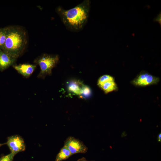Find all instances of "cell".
<instances>
[{
	"label": "cell",
	"mask_w": 161,
	"mask_h": 161,
	"mask_svg": "<svg viewBox=\"0 0 161 161\" xmlns=\"http://www.w3.org/2000/svg\"><path fill=\"white\" fill-rule=\"evenodd\" d=\"M16 154L11 152L10 153L3 156L0 158V161H13Z\"/></svg>",
	"instance_id": "5bb4252c"
},
{
	"label": "cell",
	"mask_w": 161,
	"mask_h": 161,
	"mask_svg": "<svg viewBox=\"0 0 161 161\" xmlns=\"http://www.w3.org/2000/svg\"><path fill=\"white\" fill-rule=\"evenodd\" d=\"M7 36V27L0 28V48L2 49Z\"/></svg>",
	"instance_id": "7c38bea8"
},
{
	"label": "cell",
	"mask_w": 161,
	"mask_h": 161,
	"mask_svg": "<svg viewBox=\"0 0 161 161\" xmlns=\"http://www.w3.org/2000/svg\"><path fill=\"white\" fill-rule=\"evenodd\" d=\"M4 144H1L0 143V147Z\"/></svg>",
	"instance_id": "e0dca14e"
},
{
	"label": "cell",
	"mask_w": 161,
	"mask_h": 161,
	"mask_svg": "<svg viewBox=\"0 0 161 161\" xmlns=\"http://www.w3.org/2000/svg\"><path fill=\"white\" fill-rule=\"evenodd\" d=\"M97 85L106 94L116 90L117 89L113 77L104 80Z\"/></svg>",
	"instance_id": "30bf717a"
},
{
	"label": "cell",
	"mask_w": 161,
	"mask_h": 161,
	"mask_svg": "<svg viewBox=\"0 0 161 161\" xmlns=\"http://www.w3.org/2000/svg\"><path fill=\"white\" fill-rule=\"evenodd\" d=\"M37 65L29 63L14 64L13 67L20 74L28 78L32 74L36 68Z\"/></svg>",
	"instance_id": "52a82bcc"
},
{
	"label": "cell",
	"mask_w": 161,
	"mask_h": 161,
	"mask_svg": "<svg viewBox=\"0 0 161 161\" xmlns=\"http://www.w3.org/2000/svg\"><path fill=\"white\" fill-rule=\"evenodd\" d=\"M72 155L69 149L65 146L63 147L57 155L56 161H62L68 158Z\"/></svg>",
	"instance_id": "8fae6325"
},
{
	"label": "cell",
	"mask_w": 161,
	"mask_h": 161,
	"mask_svg": "<svg viewBox=\"0 0 161 161\" xmlns=\"http://www.w3.org/2000/svg\"><path fill=\"white\" fill-rule=\"evenodd\" d=\"M159 78L147 73H140L132 81L134 85L138 86H145L157 83Z\"/></svg>",
	"instance_id": "8992f818"
},
{
	"label": "cell",
	"mask_w": 161,
	"mask_h": 161,
	"mask_svg": "<svg viewBox=\"0 0 161 161\" xmlns=\"http://www.w3.org/2000/svg\"><path fill=\"white\" fill-rule=\"evenodd\" d=\"M158 142H161V134L160 133L158 136Z\"/></svg>",
	"instance_id": "9a60e30c"
},
{
	"label": "cell",
	"mask_w": 161,
	"mask_h": 161,
	"mask_svg": "<svg viewBox=\"0 0 161 161\" xmlns=\"http://www.w3.org/2000/svg\"><path fill=\"white\" fill-rule=\"evenodd\" d=\"M84 85L80 80H73L68 83L67 89L69 92L73 95L80 96L81 94L82 88Z\"/></svg>",
	"instance_id": "9c48e42d"
},
{
	"label": "cell",
	"mask_w": 161,
	"mask_h": 161,
	"mask_svg": "<svg viewBox=\"0 0 161 161\" xmlns=\"http://www.w3.org/2000/svg\"><path fill=\"white\" fill-rule=\"evenodd\" d=\"M16 58L7 53L0 48V71L2 72L15 64Z\"/></svg>",
	"instance_id": "ba28073f"
},
{
	"label": "cell",
	"mask_w": 161,
	"mask_h": 161,
	"mask_svg": "<svg viewBox=\"0 0 161 161\" xmlns=\"http://www.w3.org/2000/svg\"><path fill=\"white\" fill-rule=\"evenodd\" d=\"M64 145L69 149L72 155L77 153H86L87 147L79 140L70 137L65 142Z\"/></svg>",
	"instance_id": "277c9868"
},
{
	"label": "cell",
	"mask_w": 161,
	"mask_h": 161,
	"mask_svg": "<svg viewBox=\"0 0 161 161\" xmlns=\"http://www.w3.org/2000/svg\"><path fill=\"white\" fill-rule=\"evenodd\" d=\"M78 161H87L85 159H84L83 158H82L81 159H80V160H79Z\"/></svg>",
	"instance_id": "2e32d148"
},
{
	"label": "cell",
	"mask_w": 161,
	"mask_h": 161,
	"mask_svg": "<svg viewBox=\"0 0 161 161\" xmlns=\"http://www.w3.org/2000/svg\"><path fill=\"white\" fill-rule=\"evenodd\" d=\"M6 144L9 147L11 152L15 154L25 149V145L23 139L18 135L9 137Z\"/></svg>",
	"instance_id": "5b68a950"
},
{
	"label": "cell",
	"mask_w": 161,
	"mask_h": 161,
	"mask_svg": "<svg viewBox=\"0 0 161 161\" xmlns=\"http://www.w3.org/2000/svg\"><path fill=\"white\" fill-rule=\"evenodd\" d=\"M59 59L57 55L47 54H44L36 58L34 63L39 65L40 68L38 77L44 78L47 75H51L52 69L58 63Z\"/></svg>",
	"instance_id": "3957f363"
},
{
	"label": "cell",
	"mask_w": 161,
	"mask_h": 161,
	"mask_svg": "<svg viewBox=\"0 0 161 161\" xmlns=\"http://www.w3.org/2000/svg\"><path fill=\"white\" fill-rule=\"evenodd\" d=\"M6 27V38L1 49L17 59L23 53L27 47V32L24 27L19 26H10Z\"/></svg>",
	"instance_id": "7a4b0ae2"
},
{
	"label": "cell",
	"mask_w": 161,
	"mask_h": 161,
	"mask_svg": "<svg viewBox=\"0 0 161 161\" xmlns=\"http://www.w3.org/2000/svg\"><path fill=\"white\" fill-rule=\"evenodd\" d=\"M90 4L89 0H85L69 10L58 7L56 11L68 30L72 31H78L82 29L87 21Z\"/></svg>",
	"instance_id": "6da1fadb"
},
{
	"label": "cell",
	"mask_w": 161,
	"mask_h": 161,
	"mask_svg": "<svg viewBox=\"0 0 161 161\" xmlns=\"http://www.w3.org/2000/svg\"><path fill=\"white\" fill-rule=\"evenodd\" d=\"M91 94L90 88L88 86L84 85L82 88L81 94L80 96L82 98H87L90 96Z\"/></svg>",
	"instance_id": "4fadbf2b"
}]
</instances>
